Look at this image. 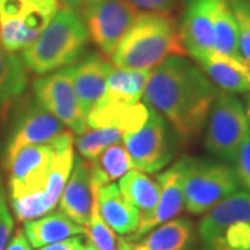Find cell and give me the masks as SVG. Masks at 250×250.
<instances>
[{"label": "cell", "instance_id": "obj_1", "mask_svg": "<svg viewBox=\"0 0 250 250\" xmlns=\"http://www.w3.org/2000/svg\"><path fill=\"white\" fill-rule=\"evenodd\" d=\"M218 92L196 62L175 54L153 68L142 98L170 123L179 138L190 141L205 128Z\"/></svg>", "mask_w": 250, "mask_h": 250}, {"label": "cell", "instance_id": "obj_2", "mask_svg": "<svg viewBox=\"0 0 250 250\" xmlns=\"http://www.w3.org/2000/svg\"><path fill=\"white\" fill-rule=\"evenodd\" d=\"M185 56L175 20L168 13H141L118 43L111 62L117 68L152 71L170 56Z\"/></svg>", "mask_w": 250, "mask_h": 250}, {"label": "cell", "instance_id": "obj_3", "mask_svg": "<svg viewBox=\"0 0 250 250\" xmlns=\"http://www.w3.org/2000/svg\"><path fill=\"white\" fill-rule=\"evenodd\" d=\"M88 41V29L80 13L72 7H60L21 57L28 70L43 75L74 64Z\"/></svg>", "mask_w": 250, "mask_h": 250}, {"label": "cell", "instance_id": "obj_4", "mask_svg": "<svg viewBox=\"0 0 250 250\" xmlns=\"http://www.w3.org/2000/svg\"><path fill=\"white\" fill-rule=\"evenodd\" d=\"M239 189L233 168L224 163L182 159L184 207L190 214L200 215Z\"/></svg>", "mask_w": 250, "mask_h": 250}, {"label": "cell", "instance_id": "obj_5", "mask_svg": "<svg viewBox=\"0 0 250 250\" xmlns=\"http://www.w3.org/2000/svg\"><path fill=\"white\" fill-rule=\"evenodd\" d=\"M59 0H0V43L24 52L59 11Z\"/></svg>", "mask_w": 250, "mask_h": 250}, {"label": "cell", "instance_id": "obj_6", "mask_svg": "<svg viewBox=\"0 0 250 250\" xmlns=\"http://www.w3.org/2000/svg\"><path fill=\"white\" fill-rule=\"evenodd\" d=\"M205 147L210 154L233 163L250 135L245 107L233 93L220 90L207 117Z\"/></svg>", "mask_w": 250, "mask_h": 250}, {"label": "cell", "instance_id": "obj_7", "mask_svg": "<svg viewBox=\"0 0 250 250\" xmlns=\"http://www.w3.org/2000/svg\"><path fill=\"white\" fill-rule=\"evenodd\" d=\"M35 95L38 104L56 117L71 132L81 135L89 128L86 114L74 89L71 67L49 72L36 81Z\"/></svg>", "mask_w": 250, "mask_h": 250}, {"label": "cell", "instance_id": "obj_8", "mask_svg": "<svg viewBox=\"0 0 250 250\" xmlns=\"http://www.w3.org/2000/svg\"><path fill=\"white\" fill-rule=\"evenodd\" d=\"M139 14L128 0H100L85 7L82 18L92 42L111 56Z\"/></svg>", "mask_w": 250, "mask_h": 250}, {"label": "cell", "instance_id": "obj_9", "mask_svg": "<svg viewBox=\"0 0 250 250\" xmlns=\"http://www.w3.org/2000/svg\"><path fill=\"white\" fill-rule=\"evenodd\" d=\"M123 143L134 168L142 172L163 170L172 157L167 121L152 107H149V117L139 129L123 135Z\"/></svg>", "mask_w": 250, "mask_h": 250}, {"label": "cell", "instance_id": "obj_10", "mask_svg": "<svg viewBox=\"0 0 250 250\" xmlns=\"http://www.w3.org/2000/svg\"><path fill=\"white\" fill-rule=\"evenodd\" d=\"M53 160V149L47 145L21 149L7 164L10 199L43 193Z\"/></svg>", "mask_w": 250, "mask_h": 250}, {"label": "cell", "instance_id": "obj_11", "mask_svg": "<svg viewBox=\"0 0 250 250\" xmlns=\"http://www.w3.org/2000/svg\"><path fill=\"white\" fill-rule=\"evenodd\" d=\"M214 0H187L181 20L179 38L182 46L195 62L214 53L213 27Z\"/></svg>", "mask_w": 250, "mask_h": 250}, {"label": "cell", "instance_id": "obj_12", "mask_svg": "<svg viewBox=\"0 0 250 250\" xmlns=\"http://www.w3.org/2000/svg\"><path fill=\"white\" fill-rule=\"evenodd\" d=\"M160 187V196L152 211L141 214L139 227L129 241L141 239L153 228L167 223L182 211L184 208V190H182V159L171 166L168 170L159 174L156 179Z\"/></svg>", "mask_w": 250, "mask_h": 250}, {"label": "cell", "instance_id": "obj_13", "mask_svg": "<svg viewBox=\"0 0 250 250\" xmlns=\"http://www.w3.org/2000/svg\"><path fill=\"white\" fill-rule=\"evenodd\" d=\"M96 195L89 161L74 156L72 170L60 196V211L74 223L86 227Z\"/></svg>", "mask_w": 250, "mask_h": 250}, {"label": "cell", "instance_id": "obj_14", "mask_svg": "<svg viewBox=\"0 0 250 250\" xmlns=\"http://www.w3.org/2000/svg\"><path fill=\"white\" fill-rule=\"evenodd\" d=\"M65 131L64 125L39 104L28 111L20 121L6 149V166L21 149L38 145H53Z\"/></svg>", "mask_w": 250, "mask_h": 250}, {"label": "cell", "instance_id": "obj_15", "mask_svg": "<svg viewBox=\"0 0 250 250\" xmlns=\"http://www.w3.org/2000/svg\"><path fill=\"white\" fill-rule=\"evenodd\" d=\"M111 68L113 65L100 56H89L80 64L71 65L74 89L85 114L103 98Z\"/></svg>", "mask_w": 250, "mask_h": 250}, {"label": "cell", "instance_id": "obj_16", "mask_svg": "<svg viewBox=\"0 0 250 250\" xmlns=\"http://www.w3.org/2000/svg\"><path fill=\"white\" fill-rule=\"evenodd\" d=\"M96 203L102 220L118 235H132L139 227L141 211L131 205L114 182L96 187Z\"/></svg>", "mask_w": 250, "mask_h": 250}, {"label": "cell", "instance_id": "obj_17", "mask_svg": "<svg viewBox=\"0 0 250 250\" xmlns=\"http://www.w3.org/2000/svg\"><path fill=\"white\" fill-rule=\"evenodd\" d=\"M239 221L250 223V192L236 190L211 207L199 223V238L207 243L229 225Z\"/></svg>", "mask_w": 250, "mask_h": 250}, {"label": "cell", "instance_id": "obj_18", "mask_svg": "<svg viewBox=\"0 0 250 250\" xmlns=\"http://www.w3.org/2000/svg\"><path fill=\"white\" fill-rule=\"evenodd\" d=\"M147 117L149 106L141 102L134 104L99 102L86 114V123L89 128L113 126L124 135L139 129L146 123Z\"/></svg>", "mask_w": 250, "mask_h": 250}, {"label": "cell", "instance_id": "obj_19", "mask_svg": "<svg viewBox=\"0 0 250 250\" xmlns=\"http://www.w3.org/2000/svg\"><path fill=\"white\" fill-rule=\"evenodd\" d=\"M195 62L220 90L233 95L250 92V65L248 62L227 60L214 53Z\"/></svg>", "mask_w": 250, "mask_h": 250}, {"label": "cell", "instance_id": "obj_20", "mask_svg": "<svg viewBox=\"0 0 250 250\" xmlns=\"http://www.w3.org/2000/svg\"><path fill=\"white\" fill-rule=\"evenodd\" d=\"M146 235L134 250H193L196 243L195 225L188 218H172Z\"/></svg>", "mask_w": 250, "mask_h": 250}, {"label": "cell", "instance_id": "obj_21", "mask_svg": "<svg viewBox=\"0 0 250 250\" xmlns=\"http://www.w3.org/2000/svg\"><path fill=\"white\" fill-rule=\"evenodd\" d=\"M24 232L29 245L39 249L50 243L62 242L72 236H80L85 233V228L74 223L62 211H57L27 221Z\"/></svg>", "mask_w": 250, "mask_h": 250}, {"label": "cell", "instance_id": "obj_22", "mask_svg": "<svg viewBox=\"0 0 250 250\" xmlns=\"http://www.w3.org/2000/svg\"><path fill=\"white\" fill-rule=\"evenodd\" d=\"M152 71L111 68L107 77L106 90L100 102H114L134 104L141 102L143 90Z\"/></svg>", "mask_w": 250, "mask_h": 250}, {"label": "cell", "instance_id": "obj_23", "mask_svg": "<svg viewBox=\"0 0 250 250\" xmlns=\"http://www.w3.org/2000/svg\"><path fill=\"white\" fill-rule=\"evenodd\" d=\"M213 27L214 54L232 62H245L239 52L236 21L228 0H214Z\"/></svg>", "mask_w": 250, "mask_h": 250}, {"label": "cell", "instance_id": "obj_24", "mask_svg": "<svg viewBox=\"0 0 250 250\" xmlns=\"http://www.w3.org/2000/svg\"><path fill=\"white\" fill-rule=\"evenodd\" d=\"M28 67L22 57L0 43V108L9 106L27 88Z\"/></svg>", "mask_w": 250, "mask_h": 250}, {"label": "cell", "instance_id": "obj_25", "mask_svg": "<svg viewBox=\"0 0 250 250\" xmlns=\"http://www.w3.org/2000/svg\"><path fill=\"white\" fill-rule=\"evenodd\" d=\"M89 164L93 184L96 187L111 184L134 168L131 156L123 141L108 146L96 159L89 161Z\"/></svg>", "mask_w": 250, "mask_h": 250}, {"label": "cell", "instance_id": "obj_26", "mask_svg": "<svg viewBox=\"0 0 250 250\" xmlns=\"http://www.w3.org/2000/svg\"><path fill=\"white\" fill-rule=\"evenodd\" d=\"M118 189L141 214L152 211L160 196L159 182L136 168L129 170L120 178Z\"/></svg>", "mask_w": 250, "mask_h": 250}, {"label": "cell", "instance_id": "obj_27", "mask_svg": "<svg viewBox=\"0 0 250 250\" xmlns=\"http://www.w3.org/2000/svg\"><path fill=\"white\" fill-rule=\"evenodd\" d=\"M85 233H88L89 241L99 250H134L135 245L132 242L121 238L102 220L98 210L96 195H95L89 223L85 227Z\"/></svg>", "mask_w": 250, "mask_h": 250}, {"label": "cell", "instance_id": "obj_28", "mask_svg": "<svg viewBox=\"0 0 250 250\" xmlns=\"http://www.w3.org/2000/svg\"><path fill=\"white\" fill-rule=\"evenodd\" d=\"M123 141V132L113 126L88 128L83 134L78 135L75 145L82 159L92 161L108 146Z\"/></svg>", "mask_w": 250, "mask_h": 250}, {"label": "cell", "instance_id": "obj_29", "mask_svg": "<svg viewBox=\"0 0 250 250\" xmlns=\"http://www.w3.org/2000/svg\"><path fill=\"white\" fill-rule=\"evenodd\" d=\"M205 250H250V223L239 221L227 227L207 243Z\"/></svg>", "mask_w": 250, "mask_h": 250}, {"label": "cell", "instance_id": "obj_30", "mask_svg": "<svg viewBox=\"0 0 250 250\" xmlns=\"http://www.w3.org/2000/svg\"><path fill=\"white\" fill-rule=\"evenodd\" d=\"M238 29V45L243 60L250 65V0H228Z\"/></svg>", "mask_w": 250, "mask_h": 250}, {"label": "cell", "instance_id": "obj_31", "mask_svg": "<svg viewBox=\"0 0 250 250\" xmlns=\"http://www.w3.org/2000/svg\"><path fill=\"white\" fill-rule=\"evenodd\" d=\"M235 174L239 181V185H243L250 192V135L241 146L239 152L235 157Z\"/></svg>", "mask_w": 250, "mask_h": 250}, {"label": "cell", "instance_id": "obj_32", "mask_svg": "<svg viewBox=\"0 0 250 250\" xmlns=\"http://www.w3.org/2000/svg\"><path fill=\"white\" fill-rule=\"evenodd\" d=\"M13 227H14L13 215L10 213L9 206L6 202L4 189L0 182V250L6 249L11 232H13Z\"/></svg>", "mask_w": 250, "mask_h": 250}, {"label": "cell", "instance_id": "obj_33", "mask_svg": "<svg viewBox=\"0 0 250 250\" xmlns=\"http://www.w3.org/2000/svg\"><path fill=\"white\" fill-rule=\"evenodd\" d=\"M138 10L152 11V13H167L178 0H128Z\"/></svg>", "mask_w": 250, "mask_h": 250}, {"label": "cell", "instance_id": "obj_34", "mask_svg": "<svg viewBox=\"0 0 250 250\" xmlns=\"http://www.w3.org/2000/svg\"><path fill=\"white\" fill-rule=\"evenodd\" d=\"M82 239L80 236H72L68 239H64L62 242H56L42 246L38 250H82Z\"/></svg>", "mask_w": 250, "mask_h": 250}, {"label": "cell", "instance_id": "obj_35", "mask_svg": "<svg viewBox=\"0 0 250 250\" xmlns=\"http://www.w3.org/2000/svg\"><path fill=\"white\" fill-rule=\"evenodd\" d=\"M4 250H31V245L25 236L24 229H17L16 235L10 239Z\"/></svg>", "mask_w": 250, "mask_h": 250}, {"label": "cell", "instance_id": "obj_36", "mask_svg": "<svg viewBox=\"0 0 250 250\" xmlns=\"http://www.w3.org/2000/svg\"><path fill=\"white\" fill-rule=\"evenodd\" d=\"M100 0H68V3L71 4V7L74 10H83L85 7H88L93 3H98Z\"/></svg>", "mask_w": 250, "mask_h": 250}, {"label": "cell", "instance_id": "obj_37", "mask_svg": "<svg viewBox=\"0 0 250 250\" xmlns=\"http://www.w3.org/2000/svg\"><path fill=\"white\" fill-rule=\"evenodd\" d=\"M245 113H246V118H248V123H249V128H250V92H248L245 95Z\"/></svg>", "mask_w": 250, "mask_h": 250}, {"label": "cell", "instance_id": "obj_38", "mask_svg": "<svg viewBox=\"0 0 250 250\" xmlns=\"http://www.w3.org/2000/svg\"><path fill=\"white\" fill-rule=\"evenodd\" d=\"M82 250H99V249L95 246V245H93V243H92V242L88 241L82 245Z\"/></svg>", "mask_w": 250, "mask_h": 250}, {"label": "cell", "instance_id": "obj_39", "mask_svg": "<svg viewBox=\"0 0 250 250\" xmlns=\"http://www.w3.org/2000/svg\"><path fill=\"white\" fill-rule=\"evenodd\" d=\"M62 1H64V0H62Z\"/></svg>", "mask_w": 250, "mask_h": 250}]
</instances>
